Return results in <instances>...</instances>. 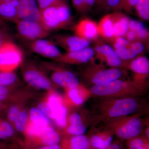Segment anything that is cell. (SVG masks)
Here are the masks:
<instances>
[{
	"label": "cell",
	"instance_id": "cell-1",
	"mask_svg": "<svg viewBox=\"0 0 149 149\" xmlns=\"http://www.w3.org/2000/svg\"><path fill=\"white\" fill-rule=\"evenodd\" d=\"M145 83L133 80L118 79L102 85H94L90 93L102 98H122L136 97L143 93Z\"/></svg>",
	"mask_w": 149,
	"mask_h": 149
},
{
	"label": "cell",
	"instance_id": "cell-2",
	"mask_svg": "<svg viewBox=\"0 0 149 149\" xmlns=\"http://www.w3.org/2000/svg\"><path fill=\"white\" fill-rule=\"evenodd\" d=\"M140 107L141 104L136 97L103 98L98 109L100 116L110 120L133 114Z\"/></svg>",
	"mask_w": 149,
	"mask_h": 149
},
{
	"label": "cell",
	"instance_id": "cell-3",
	"mask_svg": "<svg viewBox=\"0 0 149 149\" xmlns=\"http://www.w3.org/2000/svg\"><path fill=\"white\" fill-rule=\"evenodd\" d=\"M143 126V120L138 114L113 119L107 125L109 130L112 133L119 139L127 140L139 136Z\"/></svg>",
	"mask_w": 149,
	"mask_h": 149
},
{
	"label": "cell",
	"instance_id": "cell-4",
	"mask_svg": "<svg viewBox=\"0 0 149 149\" xmlns=\"http://www.w3.org/2000/svg\"><path fill=\"white\" fill-rule=\"evenodd\" d=\"M124 73L118 68H106L101 65H95L85 70L84 77L93 85H102L120 79Z\"/></svg>",
	"mask_w": 149,
	"mask_h": 149
},
{
	"label": "cell",
	"instance_id": "cell-5",
	"mask_svg": "<svg viewBox=\"0 0 149 149\" xmlns=\"http://www.w3.org/2000/svg\"><path fill=\"white\" fill-rule=\"evenodd\" d=\"M22 54L14 43L8 41L0 47V64L9 72L13 71L21 64Z\"/></svg>",
	"mask_w": 149,
	"mask_h": 149
},
{
	"label": "cell",
	"instance_id": "cell-6",
	"mask_svg": "<svg viewBox=\"0 0 149 149\" xmlns=\"http://www.w3.org/2000/svg\"><path fill=\"white\" fill-rule=\"evenodd\" d=\"M15 23L19 34L25 39L40 40L47 37L49 35V31L39 22L18 19Z\"/></svg>",
	"mask_w": 149,
	"mask_h": 149
},
{
	"label": "cell",
	"instance_id": "cell-7",
	"mask_svg": "<svg viewBox=\"0 0 149 149\" xmlns=\"http://www.w3.org/2000/svg\"><path fill=\"white\" fill-rule=\"evenodd\" d=\"M22 76L25 82L30 86L40 90L51 91L53 84L47 77L34 65L27 64L24 65Z\"/></svg>",
	"mask_w": 149,
	"mask_h": 149
},
{
	"label": "cell",
	"instance_id": "cell-8",
	"mask_svg": "<svg viewBox=\"0 0 149 149\" xmlns=\"http://www.w3.org/2000/svg\"><path fill=\"white\" fill-rule=\"evenodd\" d=\"M61 136L58 131L50 125L44 126L37 131L35 137L26 140L27 146H37L58 144Z\"/></svg>",
	"mask_w": 149,
	"mask_h": 149
},
{
	"label": "cell",
	"instance_id": "cell-9",
	"mask_svg": "<svg viewBox=\"0 0 149 149\" xmlns=\"http://www.w3.org/2000/svg\"><path fill=\"white\" fill-rule=\"evenodd\" d=\"M96 56L99 59L104 61L111 68H118L126 67L125 62L118 56L113 48L102 42L97 43L94 49Z\"/></svg>",
	"mask_w": 149,
	"mask_h": 149
},
{
	"label": "cell",
	"instance_id": "cell-10",
	"mask_svg": "<svg viewBox=\"0 0 149 149\" xmlns=\"http://www.w3.org/2000/svg\"><path fill=\"white\" fill-rule=\"evenodd\" d=\"M17 9L19 19L36 22L43 25L36 0H19Z\"/></svg>",
	"mask_w": 149,
	"mask_h": 149
},
{
	"label": "cell",
	"instance_id": "cell-11",
	"mask_svg": "<svg viewBox=\"0 0 149 149\" xmlns=\"http://www.w3.org/2000/svg\"><path fill=\"white\" fill-rule=\"evenodd\" d=\"M95 54L94 49L88 47L76 52L61 54L55 59L60 62L68 64H82L91 61Z\"/></svg>",
	"mask_w": 149,
	"mask_h": 149
},
{
	"label": "cell",
	"instance_id": "cell-12",
	"mask_svg": "<svg viewBox=\"0 0 149 149\" xmlns=\"http://www.w3.org/2000/svg\"><path fill=\"white\" fill-rule=\"evenodd\" d=\"M51 79L56 85L68 90L80 86L78 77L73 72L69 70H57L51 74Z\"/></svg>",
	"mask_w": 149,
	"mask_h": 149
},
{
	"label": "cell",
	"instance_id": "cell-13",
	"mask_svg": "<svg viewBox=\"0 0 149 149\" xmlns=\"http://www.w3.org/2000/svg\"><path fill=\"white\" fill-rule=\"evenodd\" d=\"M135 73L134 80L145 83V79L149 73V61L144 56L138 57L127 62L126 65Z\"/></svg>",
	"mask_w": 149,
	"mask_h": 149
},
{
	"label": "cell",
	"instance_id": "cell-14",
	"mask_svg": "<svg viewBox=\"0 0 149 149\" xmlns=\"http://www.w3.org/2000/svg\"><path fill=\"white\" fill-rule=\"evenodd\" d=\"M74 32L76 36L89 41L97 40L99 36L98 24L88 19H82L74 27Z\"/></svg>",
	"mask_w": 149,
	"mask_h": 149
},
{
	"label": "cell",
	"instance_id": "cell-15",
	"mask_svg": "<svg viewBox=\"0 0 149 149\" xmlns=\"http://www.w3.org/2000/svg\"><path fill=\"white\" fill-rule=\"evenodd\" d=\"M31 49L33 52L41 55L55 59L62 54L53 43L43 39L34 40L31 44Z\"/></svg>",
	"mask_w": 149,
	"mask_h": 149
},
{
	"label": "cell",
	"instance_id": "cell-16",
	"mask_svg": "<svg viewBox=\"0 0 149 149\" xmlns=\"http://www.w3.org/2000/svg\"><path fill=\"white\" fill-rule=\"evenodd\" d=\"M58 44L64 48L67 52H72L88 47L90 41L77 36H58L56 38Z\"/></svg>",
	"mask_w": 149,
	"mask_h": 149
},
{
	"label": "cell",
	"instance_id": "cell-17",
	"mask_svg": "<svg viewBox=\"0 0 149 149\" xmlns=\"http://www.w3.org/2000/svg\"><path fill=\"white\" fill-rule=\"evenodd\" d=\"M111 15L114 37H124L129 30L130 19L128 17L122 13H113Z\"/></svg>",
	"mask_w": 149,
	"mask_h": 149
},
{
	"label": "cell",
	"instance_id": "cell-18",
	"mask_svg": "<svg viewBox=\"0 0 149 149\" xmlns=\"http://www.w3.org/2000/svg\"><path fill=\"white\" fill-rule=\"evenodd\" d=\"M109 130L107 132L94 134L89 140L91 146L96 149H106L112 143L113 138Z\"/></svg>",
	"mask_w": 149,
	"mask_h": 149
},
{
	"label": "cell",
	"instance_id": "cell-19",
	"mask_svg": "<svg viewBox=\"0 0 149 149\" xmlns=\"http://www.w3.org/2000/svg\"><path fill=\"white\" fill-rule=\"evenodd\" d=\"M99 36L104 39L111 40L114 37L113 22L111 14L104 16L98 24Z\"/></svg>",
	"mask_w": 149,
	"mask_h": 149
},
{
	"label": "cell",
	"instance_id": "cell-20",
	"mask_svg": "<svg viewBox=\"0 0 149 149\" xmlns=\"http://www.w3.org/2000/svg\"><path fill=\"white\" fill-rule=\"evenodd\" d=\"M90 143L88 137L85 135L73 136L64 141L61 149H88Z\"/></svg>",
	"mask_w": 149,
	"mask_h": 149
},
{
	"label": "cell",
	"instance_id": "cell-21",
	"mask_svg": "<svg viewBox=\"0 0 149 149\" xmlns=\"http://www.w3.org/2000/svg\"><path fill=\"white\" fill-rule=\"evenodd\" d=\"M0 18L16 22L19 19L16 8L8 2L0 4Z\"/></svg>",
	"mask_w": 149,
	"mask_h": 149
},
{
	"label": "cell",
	"instance_id": "cell-22",
	"mask_svg": "<svg viewBox=\"0 0 149 149\" xmlns=\"http://www.w3.org/2000/svg\"><path fill=\"white\" fill-rule=\"evenodd\" d=\"M29 118L31 122L43 126L51 125V119L41 110L37 107H32L29 110Z\"/></svg>",
	"mask_w": 149,
	"mask_h": 149
},
{
	"label": "cell",
	"instance_id": "cell-23",
	"mask_svg": "<svg viewBox=\"0 0 149 149\" xmlns=\"http://www.w3.org/2000/svg\"><path fill=\"white\" fill-rule=\"evenodd\" d=\"M29 119V113L27 110L21 109L13 122L15 128L18 132L24 133Z\"/></svg>",
	"mask_w": 149,
	"mask_h": 149
},
{
	"label": "cell",
	"instance_id": "cell-24",
	"mask_svg": "<svg viewBox=\"0 0 149 149\" xmlns=\"http://www.w3.org/2000/svg\"><path fill=\"white\" fill-rule=\"evenodd\" d=\"M67 112V109L62 104L54 115L53 120H54L57 126L60 128H64L66 126Z\"/></svg>",
	"mask_w": 149,
	"mask_h": 149
},
{
	"label": "cell",
	"instance_id": "cell-25",
	"mask_svg": "<svg viewBox=\"0 0 149 149\" xmlns=\"http://www.w3.org/2000/svg\"><path fill=\"white\" fill-rule=\"evenodd\" d=\"M17 81V75L13 71H0V86H13Z\"/></svg>",
	"mask_w": 149,
	"mask_h": 149
},
{
	"label": "cell",
	"instance_id": "cell-26",
	"mask_svg": "<svg viewBox=\"0 0 149 149\" xmlns=\"http://www.w3.org/2000/svg\"><path fill=\"white\" fill-rule=\"evenodd\" d=\"M135 8L141 18L144 20H149V0H139Z\"/></svg>",
	"mask_w": 149,
	"mask_h": 149
},
{
	"label": "cell",
	"instance_id": "cell-27",
	"mask_svg": "<svg viewBox=\"0 0 149 149\" xmlns=\"http://www.w3.org/2000/svg\"><path fill=\"white\" fill-rule=\"evenodd\" d=\"M47 101L52 112V119L53 120L54 115L62 104L59 97L54 93H51L48 96Z\"/></svg>",
	"mask_w": 149,
	"mask_h": 149
},
{
	"label": "cell",
	"instance_id": "cell-28",
	"mask_svg": "<svg viewBox=\"0 0 149 149\" xmlns=\"http://www.w3.org/2000/svg\"><path fill=\"white\" fill-rule=\"evenodd\" d=\"M116 53L122 60L128 62L136 58L137 55L128 47L114 49Z\"/></svg>",
	"mask_w": 149,
	"mask_h": 149
},
{
	"label": "cell",
	"instance_id": "cell-29",
	"mask_svg": "<svg viewBox=\"0 0 149 149\" xmlns=\"http://www.w3.org/2000/svg\"><path fill=\"white\" fill-rule=\"evenodd\" d=\"M96 0H72L74 8L79 12H84L91 8Z\"/></svg>",
	"mask_w": 149,
	"mask_h": 149
},
{
	"label": "cell",
	"instance_id": "cell-30",
	"mask_svg": "<svg viewBox=\"0 0 149 149\" xmlns=\"http://www.w3.org/2000/svg\"><path fill=\"white\" fill-rule=\"evenodd\" d=\"M87 128L83 123L70 124L67 128V132L73 136L84 135L87 132Z\"/></svg>",
	"mask_w": 149,
	"mask_h": 149
},
{
	"label": "cell",
	"instance_id": "cell-31",
	"mask_svg": "<svg viewBox=\"0 0 149 149\" xmlns=\"http://www.w3.org/2000/svg\"><path fill=\"white\" fill-rule=\"evenodd\" d=\"M139 136L128 140L127 146L128 149H137L140 147L149 146V140Z\"/></svg>",
	"mask_w": 149,
	"mask_h": 149
},
{
	"label": "cell",
	"instance_id": "cell-32",
	"mask_svg": "<svg viewBox=\"0 0 149 149\" xmlns=\"http://www.w3.org/2000/svg\"><path fill=\"white\" fill-rule=\"evenodd\" d=\"M0 125L9 140L13 138L15 135V129L13 125L8 120L2 119L0 117Z\"/></svg>",
	"mask_w": 149,
	"mask_h": 149
},
{
	"label": "cell",
	"instance_id": "cell-33",
	"mask_svg": "<svg viewBox=\"0 0 149 149\" xmlns=\"http://www.w3.org/2000/svg\"><path fill=\"white\" fill-rule=\"evenodd\" d=\"M80 86L77 88L68 90V96L72 102L77 105L82 104L83 103V99L80 94L79 88Z\"/></svg>",
	"mask_w": 149,
	"mask_h": 149
},
{
	"label": "cell",
	"instance_id": "cell-34",
	"mask_svg": "<svg viewBox=\"0 0 149 149\" xmlns=\"http://www.w3.org/2000/svg\"><path fill=\"white\" fill-rule=\"evenodd\" d=\"M21 110V106L19 105L14 104L11 106L8 109L7 115L8 120L11 123H13Z\"/></svg>",
	"mask_w": 149,
	"mask_h": 149
},
{
	"label": "cell",
	"instance_id": "cell-35",
	"mask_svg": "<svg viewBox=\"0 0 149 149\" xmlns=\"http://www.w3.org/2000/svg\"><path fill=\"white\" fill-rule=\"evenodd\" d=\"M114 49L128 47L129 42L123 37H114L111 40Z\"/></svg>",
	"mask_w": 149,
	"mask_h": 149
},
{
	"label": "cell",
	"instance_id": "cell-36",
	"mask_svg": "<svg viewBox=\"0 0 149 149\" xmlns=\"http://www.w3.org/2000/svg\"><path fill=\"white\" fill-rule=\"evenodd\" d=\"M12 86H0V102L5 103L10 97Z\"/></svg>",
	"mask_w": 149,
	"mask_h": 149
},
{
	"label": "cell",
	"instance_id": "cell-37",
	"mask_svg": "<svg viewBox=\"0 0 149 149\" xmlns=\"http://www.w3.org/2000/svg\"><path fill=\"white\" fill-rule=\"evenodd\" d=\"M128 47L131 49L137 55L142 53L145 50V46L143 44L139 41H136L129 43Z\"/></svg>",
	"mask_w": 149,
	"mask_h": 149
},
{
	"label": "cell",
	"instance_id": "cell-38",
	"mask_svg": "<svg viewBox=\"0 0 149 149\" xmlns=\"http://www.w3.org/2000/svg\"><path fill=\"white\" fill-rule=\"evenodd\" d=\"M139 0H122L121 8L127 12H130L135 8Z\"/></svg>",
	"mask_w": 149,
	"mask_h": 149
},
{
	"label": "cell",
	"instance_id": "cell-39",
	"mask_svg": "<svg viewBox=\"0 0 149 149\" xmlns=\"http://www.w3.org/2000/svg\"><path fill=\"white\" fill-rule=\"evenodd\" d=\"M143 23L141 22L135 20H130L129 24V30L137 32L145 28Z\"/></svg>",
	"mask_w": 149,
	"mask_h": 149
},
{
	"label": "cell",
	"instance_id": "cell-40",
	"mask_svg": "<svg viewBox=\"0 0 149 149\" xmlns=\"http://www.w3.org/2000/svg\"><path fill=\"white\" fill-rule=\"evenodd\" d=\"M37 108L41 110L43 112H44L50 119H52V112H51V110L48 106L47 101L41 102L38 104Z\"/></svg>",
	"mask_w": 149,
	"mask_h": 149
},
{
	"label": "cell",
	"instance_id": "cell-41",
	"mask_svg": "<svg viewBox=\"0 0 149 149\" xmlns=\"http://www.w3.org/2000/svg\"><path fill=\"white\" fill-rule=\"evenodd\" d=\"M10 41L9 35L7 29L5 28H0V47L5 43Z\"/></svg>",
	"mask_w": 149,
	"mask_h": 149
},
{
	"label": "cell",
	"instance_id": "cell-42",
	"mask_svg": "<svg viewBox=\"0 0 149 149\" xmlns=\"http://www.w3.org/2000/svg\"><path fill=\"white\" fill-rule=\"evenodd\" d=\"M137 36V41L141 42L147 40L148 38L149 32L148 29L145 27L144 29H141L139 32H136Z\"/></svg>",
	"mask_w": 149,
	"mask_h": 149
},
{
	"label": "cell",
	"instance_id": "cell-43",
	"mask_svg": "<svg viewBox=\"0 0 149 149\" xmlns=\"http://www.w3.org/2000/svg\"><path fill=\"white\" fill-rule=\"evenodd\" d=\"M68 121L70 124L83 123L82 118L80 115L77 113H73L70 115L68 118Z\"/></svg>",
	"mask_w": 149,
	"mask_h": 149
},
{
	"label": "cell",
	"instance_id": "cell-44",
	"mask_svg": "<svg viewBox=\"0 0 149 149\" xmlns=\"http://www.w3.org/2000/svg\"><path fill=\"white\" fill-rule=\"evenodd\" d=\"M40 11L52 6V0H36Z\"/></svg>",
	"mask_w": 149,
	"mask_h": 149
},
{
	"label": "cell",
	"instance_id": "cell-45",
	"mask_svg": "<svg viewBox=\"0 0 149 149\" xmlns=\"http://www.w3.org/2000/svg\"><path fill=\"white\" fill-rule=\"evenodd\" d=\"M107 5L111 8H121L122 0H105Z\"/></svg>",
	"mask_w": 149,
	"mask_h": 149
},
{
	"label": "cell",
	"instance_id": "cell-46",
	"mask_svg": "<svg viewBox=\"0 0 149 149\" xmlns=\"http://www.w3.org/2000/svg\"><path fill=\"white\" fill-rule=\"evenodd\" d=\"M125 39L129 43L137 41L136 32L132 30H128L125 35Z\"/></svg>",
	"mask_w": 149,
	"mask_h": 149
},
{
	"label": "cell",
	"instance_id": "cell-47",
	"mask_svg": "<svg viewBox=\"0 0 149 149\" xmlns=\"http://www.w3.org/2000/svg\"><path fill=\"white\" fill-rule=\"evenodd\" d=\"M26 149H61V147L58 144H56L49 146H40L38 147L36 146L34 148H31L29 147V148Z\"/></svg>",
	"mask_w": 149,
	"mask_h": 149
},
{
	"label": "cell",
	"instance_id": "cell-48",
	"mask_svg": "<svg viewBox=\"0 0 149 149\" xmlns=\"http://www.w3.org/2000/svg\"><path fill=\"white\" fill-rule=\"evenodd\" d=\"M8 138L6 136L5 133L3 132L2 128L0 125V141L4 142V141H8Z\"/></svg>",
	"mask_w": 149,
	"mask_h": 149
},
{
	"label": "cell",
	"instance_id": "cell-49",
	"mask_svg": "<svg viewBox=\"0 0 149 149\" xmlns=\"http://www.w3.org/2000/svg\"><path fill=\"white\" fill-rule=\"evenodd\" d=\"M7 106L5 103L0 102V116L2 114L6 111L7 109Z\"/></svg>",
	"mask_w": 149,
	"mask_h": 149
},
{
	"label": "cell",
	"instance_id": "cell-50",
	"mask_svg": "<svg viewBox=\"0 0 149 149\" xmlns=\"http://www.w3.org/2000/svg\"><path fill=\"white\" fill-rule=\"evenodd\" d=\"M106 149H122L119 144L118 143H113Z\"/></svg>",
	"mask_w": 149,
	"mask_h": 149
},
{
	"label": "cell",
	"instance_id": "cell-51",
	"mask_svg": "<svg viewBox=\"0 0 149 149\" xmlns=\"http://www.w3.org/2000/svg\"><path fill=\"white\" fill-rule=\"evenodd\" d=\"M10 3L13 6L17 8V7L19 4V0H12L8 2Z\"/></svg>",
	"mask_w": 149,
	"mask_h": 149
},
{
	"label": "cell",
	"instance_id": "cell-52",
	"mask_svg": "<svg viewBox=\"0 0 149 149\" xmlns=\"http://www.w3.org/2000/svg\"><path fill=\"white\" fill-rule=\"evenodd\" d=\"M0 149H8L6 144L2 141H0Z\"/></svg>",
	"mask_w": 149,
	"mask_h": 149
},
{
	"label": "cell",
	"instance_id": "cell-53",
	"mask_svg": "<svg viewBox=\"0 0 149 149\" xmlns=\"http://www.w3.org/2000/svg\"><path fill=\"white\" fill-rule=\"evenodd\" d=\"M0 71H4V72H9L5 67L0 64Z\"/></svg>",
	"mask_w": 149,
	"mask_h": 149
},
{
	"label": "cell",
	"instance_id": "cell-54",
	"mask_svg": "<svg viewBox=\"0 0 149 149\" xmlns=\"http://www.w3.org/2000/svg\"><path fill=\"white\" fill-rule=\"evenodd\" d=\"M149 128H147L146 130V138L148 139V140H149Z\"/></svg>",
	"mask_w": 149,
	"mask_h": 149
},
{
	"label": "cell",
	"instance_id": "cell-55",
	"mask_svg": "<svg viewBox=\"0 0 149 149\" xmlns=\"http://www.w3.org/2000/svg\"><path fill=\"white\" fill-rule=\"evenodd\" d=\"M4 24L3 20L1 18H0V28H1Z\"/></svg>",
	"mask_w": 149,
	"mask_h": 149
},
{
	"label": "cell",
	"instance_id": "cell-56",
	"mask_svg": "<svg viewBox=\"0 0 149 149\" xmlns=\"http://www.w3.org/2000/svg\"><path fill=\"white\" fill-rule=\"evenodd\" d=\"M137 149H149V146L140 147V148Z\"/></svg>",
	"mask_w": 149,
	"mask_h": 149
},
{
	"label": "cell",
	"instance_id": "cell-57",
	"mask_svg": "<svg viewBox=\"0 0 149 149\" xmlns=\"http://www.w3.org/2000/svg\"><path fill=\"white\" fill-rule=\"evenodd\" d=\"M11 1L12 0H0V4L3 3L8 2L10 1Z\"/></svg>",
	"mask_w": 149,
	"mask_h": 149
},
{
	"label": "cell",
	"instance_id": "cell-58",
	"mask_svg": "<svg viewBox=\"0 0 149 149\" xmlns=\"http://www.w3.org/2000/svg\"></svg>",
	"mask_w": 149,
	"mask_h": 149
}]
</instances>
